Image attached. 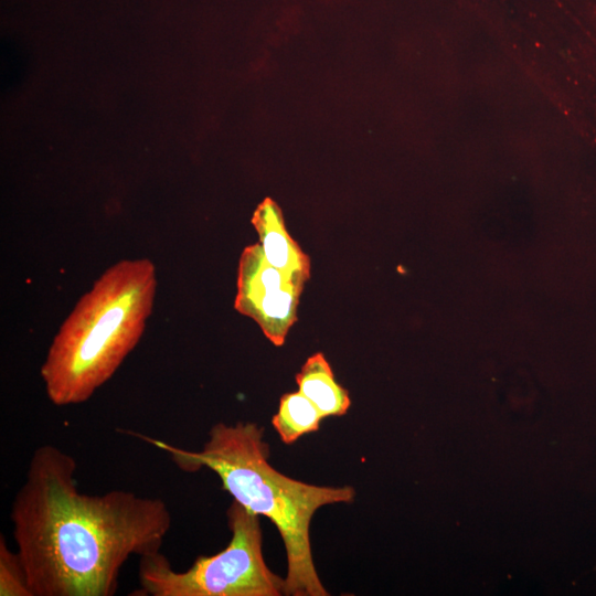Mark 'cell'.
<instances>
[{
	"mask_svg": "<svg viewBox=\"0 0 596 596\" xmlns=\"http://www.w3.org/2000/svg\"><path fill=\"white\" fill-rule=\"evenodd\" d=\"M157 273L147 258L123 259L85 292L55 334L40 369L56 406L89 400L138 344L153 308Z\"/></svg>",
	"mask_w": 596,
	"mask_h": 596,
	"instance_id": "3957f363",
	"label": "cell"
},
{
	"mask_svg": "<svg viewBox=\"0 0 596 596\" xmlns=\"http://www.w3.org/2000/svg\"><path fill=\"white\" fill-rule=\"evenodd\" d=\"M317 407L299 391L284 394L272 424L284 444H294L301 436L317 432L322 419Z\"/></svg>",
	"mask_w": 596,
	"mask_h": 596,
	"instance_id": "ba28073f",
	"label": "cell"
},
{
	"mask_svg": "<svg viewBox=\"0 0 596 596\" xmlns=\"http://www.w3.org/2000/svg\"><path fill=\"white\" fill-rule=\"evenodd\" d=\"M77 462L38 447L11 503L17 552L33 596H113L131 556L160 552L172 515L160 498L81 492Z\"/></svg>",
	"mask_w": 596,
	"mask_h": 596,
	"instance_id": "6da1fadb",
	"label": "cell"
},
{
	"mask_svg": "<svg viewBox=\"0 0 596 596\" xmlns=\"http://www.w3.org/2000/svg\"><path fill=\"white\" fill-rule=\"evenodd\" d=\"M232 532L221 552L196 557L183 572L161 553L139 557V589L147 596H280L285 579L273 573L263 555L259 515L233 501L227 510Z\"/></svg>",
	"mask_w": 596,
	"mask_h": 596,
	"instance_id": "277c9868",
	"label": "cell"
},
{
	"mask_svg": "<svg viewBox=\"0 0 596 596\" xmlns=\"http://www.w3.org/2000/svg\"><path fill=\"white\" fill-rule=\"evenodd\" d=\"M252 224L266 260L305 285L310 278V258L288 233L280 207L270 199L264 200L255 210Z\"/></svg>",
	"mask_w": 596,
	"mask_h": 596,
	"instance_id": "8992f818",
	"label": "cell"
},
{
	"mask_svg": "<svg viewBox=\"0 0 596 596\" xmlns=\"http://www.w3.org/2000/svg\"><path fill=\"white\" fill-rule=\"evenodd\" d=\"M128 433L162 449L181 470H212L234 501L275 524L287 555L285 595H328L312 557L310 522L323 505L352 502L355 491L351 486H316L277 471L268 462L269 447L264 440V428L255 423L213 425L199 451L140 433Z\"/></svg>",
	"mask_w": 596,
	"mask_h": 596,
	"instance_id": "7a4b0ae2",
	"label": "cell"
},
{
	"mask_svg": "<svg viewBox=\"0 0 596 596\" xmlns=\"http://www.w3.org/2000/svg\"><path fill=\"white\" fill-rule=\"evenodd\" d=\"M304 286L272 266L259 243L248 245L240 257L234 308L253 319L266 338L280 347L297 321Z\"/></svg>",
	"mask_w": 596,
	"mask_h": 596,
	"instance_id": "5b68a950",
	"label": "cell"
},
{
	"mask_svg": "<svg viewBox=\"0 0 596 596\" xmlns=\"http://www.w3.org/2000/svg\"><path fill=\"white\" fill-rule=\"evenodd\" d=\"M0 596H33L20 556L0 536Z\"/></svg>",
	"mask_w": 596,
	"mask_h": 596,
	"instance_id": "9c48e42d",
	"label": "cell"
},
{
	"mask_svg": "<svg viewBox=\"0 0 596 596\" xmlns=\"http://www.w3.org/2000/svg\"><path fill=\"white\" fill-rule=\"evenodd\" d=\"M298 391L322 417L343 416L351 406L349 392L336 381L333 371L321 352L309 356L296 374Z\"/></svg>",
	"mask_w": 596,
	"mask_h": 596,
	"instance_id": "52a82bcc",
	"label": "cell"
}]
</instances>
